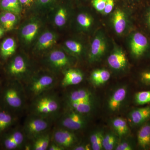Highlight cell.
<instances>
[{"label":"cell","mask_w":150,"mask_h":150,"mask_svg":"<svg viewBox=\"0 0 150 150\" xmlns=\"http://www.w3.org/2000/svg\"><path fill=\"white\" fill-rule=\"evenodd\" d=\"M134 149L133 145L130 142L123 141L116 146L115 149L116 150H132Z\"/></svg>","instance_id":"cell-37"},{"label":"cell","mask_w":150,"mask_h":150,"mask_svg":"<svg viewBox=\"0 0 150 150\" xmlns=\"http://www.w3.org/2000/svg\"><path fill=\"white\" fill-rule=\"evenodd\" d=\"M110 74L105 69H96L92 72L91 80L94 85L98 86L104 84L109 80Z\"/></svg>","instance_id":"cell-22"},{"label":"cell","mask_w":150,"mask_h":150,"mask_svg":"<svg viewBox=\"0 0 150 150\" xmlns=\"http://www.w3.org/2000/svg\"><path fill=\"white\" fill-rule=\"evenodd\" d=\"M131 54L137 59L144 56L149 49L150 44L148 38L142 33L136 32L131 35L130 43Z\"/></svg>","instance_id":"cell-2"},{"label":"cell","mask_w":150,"mask_h":150,"mask_svg":"<svg viewBox=\"0 0 150 150\" xmlns=\"http://www.w3.org/2000/svg\"><path fill=\"white\" fill-rule=\"evenodd\" d=\"M108 63L113 69L121 71L126 69L128 60L126 54L121 48H115L108 58Z\"/></svg>","instance_id":"cell-13"},{"label":"cell","mask_w":150,"mask_h":150,"mask_svg":"<svg viewBox=\"0 0 150 150\" xmlns=\"http://www.w3.org/2000/svg\"><path fill=\"white\" fill-rule=\"evenodd\" d=\"M21 5L18 0H1L0 8L3 11L19 14L21 11Z\"/></svg>","instance_id":"cell-25"},{"label":"cell","mask_w":150,"mask_h":150,"mask_svg":"<svg viewBox=\"0 0 150 150\" xmlns=\"http://www.w3.org/2000/svg\"><path fill=\"white\" fill-rule=\"evenodd\" d=\"M24 140V134L21 131L13 130L4 136L2 140V145L6 150L16 149L21 146Z\"/></svg>","instance_id":"cell-11"},{"label":"cell","mask_w":150,"mask_h":150,"mask_svg":"<svg viewBox=\"0 0 150 150\" xmlns=\"http://www.w3.org/2000/svg\"><path fill=\"white\" fill-rule=\"evenodd\" d=\"M4 30L0 26V38L1 37V36L4 35Z\"/></svg>","instance_id":"cell-45"},{"label":"cell","mask_w":150,"mask_h":150,"mask_svg":"<svg viewBox=\"0 0 150 150\" xmlns=\"http://www.w3.org/2000/svg\"><path fill=\"white\" fill-rule=\"evenodd\" d=\"M65 46L70 52L75 55H80L83 50L81 43L74 40H68L65 43Z\"/></svg>","instance_id":"cell-32"},{"label":"cell","mask_w":150,"mask_h":150,"mask_svg":"<svg viewBox=\"0 0 150 150\" xmlns=\"http://www.w3.org/2000/svg\"><path fill=\"white\" fill-rule=\"evenodd\" d=\"M129 118L132 126L140 127L150 120V104L133 109L129 113Z\"/></svg>","instance_id":"cell-9"},{"label":"cell","mask_w":150,"mask_h":150,"mask_svg":"<svg viewBox=\"0 0 150 150\" xmlns=\"http://www.w3.org/2000/svg\"><path fill=\"white\" fill-rule=\"evenodd\" d=\"M103 135L101 131H97L92 134L90 137L92 149L101 150L103 148L102 141Z\"/></svg>","instance_id":"cell-31"},{"label":"cell","mask_w":150,"mask_h":150,"mask_svg":"<svg viewBox=\"0 0 150 150\" xmlns=\"http://www.w3.org/2000/svg\"><path fill=\"white\" fill-rule=\"evenodd\" d=\"M139 80L141 85L150 87V69L145 70L139 74Z\"/></svg>","instance_id":"cell-34"},{"label":"cell","mask_w":150,"mask_h":150,"mask_svg":"<svg viewBox=\"0 0 150 150\" xmlns=\"http://www.w3.org/2000/svg\"><path fill=\"white\" fill-rule=\"evenodd\" d=\"M48 149L49 150H62L64 149V148L54 143V144H52L51 145H49Z\"/></svg>","instance_id":"cell-41"},{"label":"cell","mask_w":150,"mask_h":150,"mask_svg":"<svg viewBox=\"0 0 150 150\" xmlns=\"http://www.w3.org/2000/svg\"><path fill=\"white\" fill-rule=\"evenodd\" d=\"M127 94V89L126 87H120L116 89L108 101V109L112 112L118 110L126 99Z\"/></svg>","instance_id":"cell-15"},{"label":"cell","mask_w":150,"mask_h":150,"mask_svg":"<svg viewBox=\"0 0 150 150\" xmlns=\"http://www.w3.org/2000/svg\"><path fill=\"white\" fill-rule=\"evenodd\" d=\"M91 145H82L75 147L74 149L75 150H89L91 149Z\"/></svg>","instance_id":"cell-42"},{"label":"cell","mask_w":150,"mask_h":150,"mask_svg":"<svg viewBox=\"0 0 150 150\" xmlns=\"http://www.w3.org/2000/svg\"><path fill=\"white\" fill-rule=\"evenodd\" d=\"M3 98L6 106L11 110H18L23 105L21 91L15 84L9 85L6 88L3 93Z\"/></svg>","instance_id":"cell-3"},{"label":"cell","mask_w":150,"mask_h":150,"mask_svg":"<svg viewBox=\"0 0 150 150\" xmlns=\"http://www.w3.org/2000/svg\"><path fill=\"white\" fill-rule=\"evenodd\" d=\"M40 22L33 19L28 22L21 28L20 36L23 43L30 44L35 39L40 28Z\"/></svg>","instance_id":"cell-10"},{"label":"cell","mask_w":150,"mask_h":150,"mask_svg":"<svg viewBox=\"0 0 150 150\" xmlns=\"http://www.w3.org/2000/svg\"><path fill=\"white\" fill-rule=\"evenodd\" d=\"M68 13L66 8L61 7L58 9L54 17V24L58 27H62L67 23Z\"/></svg>","instance_id":"cell-30"},{"label":"cell","mask_w":150,"mask_h":150,"mask_svg":"<svg viewBox=\"0 0 150 150\" xmlns=\"http://www.w3.org/2000/svg\"><path fill=\"white\" fill-rule=\"evenodd\" d=\"M54 83V76L48 74H44L33 78L28 87L31 93L37 96L51 88Z\"/></svg>","instance_id":"cell-4"},{"label":"cell","mask_w":150,"mask_h":150,"mask_svg":"<svg viewBox=\"0 0 150 150\" xmlns=\"http://www.w3.org/2000/svg\"><path fill=\"white\" fill-rule=\"evenodd\" d=\"M117 136L112 133H108L103 135V148L105 150L115 149L117 146Z\"/></svg>","instance_id":"cell-28"},{"label":"cell","mask_w":150,"mask_h":150,"mask_svg":"<svg viewBox=\"0 0 150 150\" xmlns=\"http://www.w3.org/2000/svg\"><path fill=\"white\" fill-rule=\"evenodd\" d=\"M78 24L85 29H88L91 27L93 23L92 18L90 16L85 13H81L77 17Z\"/></svg>","instance_id":"cell-33"},{"label":"cell","mask_w":150,"mask_h":150,"mask_svg":"<svg viewBox=\"0 0 150 150\" xmlns=\"http://www.w3.org/2000/svg\"><path fill=\"white\" fill-rule=\"evenodd\" d=\"M28 69L27 60L23 56L18 55L10 62L7 67V72L12 77L20 79L26 74Z\"/></svg>","instance_id":"cell-7"},{"label":"cell","mask_w":150,"mask_h":150,"mask_svg":"<svg viewBox=\"0 0 150 150\" xmlns=\"http://www.w3.org/2000/svg\"><path fill=\"white\" fill-rule=\"evenodd\" d=\"M114 6V0H107L104 10V14L107 15L111 12Z\"/></svg>","instance_id":"cell-39"},{"label":"cell","mask_w":150,"mask_h":150,"mask_svg":"<svg viewBox=\"0 0 150 150\" xmlns=\"http://www.w3.org/2000/svg\"><path fill=\"white\" fill-rule=\"evenodd\" d=\"M107 49V43L105 38L101 33L96 36L91 43L89 55L91 62L98 61L104 55Z\"/></svg>","instance_id":"cell-8"},{"label":"cell","mask_w":150,"mask_h":150,"mask_svg":"<svg viewBox=\"0 0 150 150\" xmlns=\"http://www.w3.org/2000/svg\"><path fill=\"white\" fill-rule=\"evenodd\" d=\"M137 140V144L141 149L150 150V120L139 127Z\"/></svg>","instance_id":"cell-16"},{"label":"cell","mask_w":150,"mask_h":150,"mask_svg":"<svg viewBox=\"0 0 150 150\" xmlns=\"http://www.w3.org/2000/svg\"><path fill=\"white\" fill-rule=\"evenodd\" d=\"M50 66L56 69H61L70 65L69 58L64 51L56 50L52 51L48 56Z\"/></svg>","instance_id":"cell-14"},{"label":"cell","mask_w":150,"mask_h":150,"mask_svg":"<svg viewBox=\"0 0 150 150\" xmlns=\"http://www.w3.org/2000/svg\"><path fill=\"white\" fill-rule=\"evenodd\" d=\"M32 145V149L46 150L48 149L50 144V135L47 134H42L35 137Z\"/></svg>","instance_id":"cell-26"},{"label":"cell","mask_w":150,"mask_h":150,"mask_svg":"<svg viewBox=\"0 0 150 150\" xmlns=\"http://www.w3.org/2000/svg\"><path fill=\"white\" fill-rule=\"evenodd\" d=\"M0 25L5 30H10L12 29L8 21L3 12L0 13Z\"/></svg>","instance_id":"cell-38"},{"label":"cell","mask_w":150,"mask_h":150,"mask_svg":"<svg viewBox=\"0 0 150 150\" xmlns=\"http://www.w3.org/2000/svg\"><path fill=\"white\" fill-rule=\"evenodd\" d=\"M57 36L54 33L46 31L43 33L38 40L36 48L38 51L47 50L53 46L56 43Z\"/></svg>","instance_id":"cell-17"},{"label":"cell","mask_w":150,"mask_h":150,"mask_svg":"<svg viewBox=\"0 0 150 150\" xmlns=\"http://www.w3.org/2000/svg\"><path fill=\"white\" fill-rule=\"evenodd\" d=\"M134 101L137 105L150 104V89L137 92L134 95Z\"/></svg>","instance_id":"cell-29"},{"label":"cell","mask_w":150,"mask_h":150,"mask_svg":"<svg viewBox=\"0 0 150 150\" xmlns=\"http://www.w3.org/2000/svg\"><path fill=\"white\" fill-rule=\"evenodd\" d=\"M69 103L72 109L81 114L88 113L92 109L93 102L91 101H83Z\"/></svg>","instance_id":"cell-27"},{"label":"cell","mask_w":150,"mask_h":150,"mask_svg":"<svg viewBox=\"0 0 150 150\" xmlns=\"http://www.w3.org/2000/svg\"><path fill=\"white\" fill-rule=\"evenodd\" d=\"M111 125L119 137H124L130 132V129L127 121L121 117L113 119L111 121Z\"/></svg>","instance_id":"cell-24"},{"label":"cell","mask_w":150,"mask_h":150,"mask_svg":"<svg viewBox=\"0 0 150 150\" xmlns=\"http://www.w3.org/2000/svg\"><path fill=\"white\" fill-rule=\"evenodd\" d=\"M55 0H37L38 5L42 7H47L50 6Z\"/></svg>","instance_id":"cell-40"},{"label":"cell","mask_w":150,"mask_h":150,"mask_svg":"<svg viewBox=\"0 0 150 150\" xmlns=\"http://www.w3.org/2000/svg\"><path fill=\"white\" fill-rule=\"evenodd\" d=\"M54 142L64 148H69L77 142V138L71 131L67 129L56 130L54 134Z\"/></svg>","instance_id":"cell-12"},{"label":"cell","mask_w":150,"mask_h":150,"mask_svg":"<svg viewBox=\"0 0 150 150\" xmlns=\"http://www.w3.org/2000/svg\"><path fill=\"white\" fill-rule=\"evenodd\" d=\"M83 79V74L80 70L70 69L66 71L62 80V86L76 85L81 83Z\"/></svg>","instance_id":"cell-18"},{"label":"cell","mask_w":150,"mask_h":150,"mask_svg":"<svg viewBox=\"0 0 150 150\" xmlns=\"http://www.w3.org/2000/svg\"><path fill=\"white\" fill-rule=\"evenodd\" d=\"M14 121V117L8 110L0 109V136L12 126Z\"/></svg>","instance_id":"cell-21"},{"label":"cell","mask_w":150,"mask_h":150,"mask_svg":"<svg viewBox=\"0 0 150 150\" xmlns=\"http://www.w3.org/2000/svg\"><path fill=\"white\" fill-rule=\"evenodd\" d=\"M33 108L35 113L38 115H51L59 110V103L55 97L50 95L43 96L35 100Z\"/></svg>","instance_id":"cell-1"},{"label":"cell","mask_w":150,"mask_h":150,"mask_svg":"<svg viewBox=\"0 0 150 150\" xmlns=\"http://www.w3.org/2000/svg\"><path fill=\"white\" fill-rule=\"evenodd\" d=\"M112 24L116 33L121 34L125 31L127 25L126 15L121 10L115 11L112 17Z\"/></svg>","instance_id":"cell-19"},{"label":"cell","mask_w":150,"mask_h":150,"mask_svg":"<svg viewBox=\"0 0 150 150\" xmlns=\"http://www.w3.org/2000/svg\"><path fill=\"white\" fill-rule=\"evenodd\" d=\"M21 6H29L35 0H18Z\"/></svg>","instance_id":"cell-43"},{"label":"cell","mask_w":150,"mask_h":150,"mask_svg":"<svg viewBox=\"0 0 150 150\" xmlns=\"http://www.w3.org/2000/svg\"><path fill=\"white\" fill-rule=\"evenodd\" d=\"M49 124L43 117L36 116L30 118L25 125V132L28 137L35 138L43 134L48 129Z\"/></svg>","instance_id":"cell-5"},{"label":"cell","mask_w":150,"mask_h":150,"mask_svg":"<svg viewBox=\"0 0 150 150\" xmlns=\"http://www.w3.org/2000/svg\"><path fill=\"white\" fill-rule=\"evenodd\" d=\"M3 13L6 16L11 27L12 29L17 23L18 18L17 15L10 12L6 11H4Z\"/></svg>","instance_id":"cell-35"},{"label":"cell","mask_w":150,"mask_h":150,"mask_svg":"<svg viewBox=\"0 0 150 150\" xmlns=\"http://www.w3.org/2000/svg\"><path fill=\"white\" fill-rule=\"evenodd\" d=\"M107 0H93L92 4L97 11L103 12L104 10Z\"/></svg>","instance_id":"cell-36"},{"label":"cell","mask_w":150,"mask_h":150,"mask_svg":"<svg viewBox=\"0 0 150 150\" xmlns=\"http://www.w3.org/2000/svg\"><path fill=\"white\" fill-rule=\"evenodd\" d=\"M61 124L65 129L70 131H78L83 129L86 126V121L83 114L71 108L62 118Z\"/></svg>","instance_id":"cell-6"},{"label":"cell","mask_w":150,"mask_h":150,"mask_svg":"<svg viewBox=\"0 0 150 150\" xmlns=\"http://www.w3.org/2000/svg\"><path fill=\"white\" fill-rule=\"evenodd\" d=\"M16 48V42L13 38H6L3 40L1 45V56L4 59H7L14 54Z\"/></svg>","instance_id":"cell-23"},{"label":"cell","mask_w":150,"mask_h":150,"mask_svg":"<svg viewBox=\"0 0 150 150\" xmlns=\"http://www.w3.org/2000/svg\"><path fill=\"white\" fill-rule=\"evenodd\" d=\"M92 93L85 89H79L74 91L69 96V102H76L87 101L93 102Z\"/></svg>","instance_id":"cell-20"},{"label":"cell","mask_w":150,"mask_h":150,"mask_svg":"<svg viewBox=\"0 0 150 150\" xmlns=\"http://www.w3.org/2000/svg\"><path fill=\"white\" fill-rule=\"evenodd\" d=\"M146 21L147 25L150 30V7L148 10L147 12L146 13Z\"/></svg>","instance_id":"cell-44"}]
</instances>
